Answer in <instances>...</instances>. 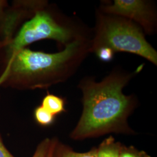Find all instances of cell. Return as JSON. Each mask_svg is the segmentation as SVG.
<instances>
[{
    "mask_svg": "<svg viewBox=\"0 0 157 157\" xmlns=\"http://www.w3.org/2000/svg\"><path fill=\"white\" fill-rule=\"evenodd\" d=\"M119 157H151L146 151L139 150L134 146L123 145Z\"/></svg>",
    "mask_w": 157,
    "mask_h": 157,
    "instance_id": "11",
    "label": "cell"
},
{
    "mask_svg": "<svg viewBox=\"0 0 157 157\" xmlns=\"http://www.w3.org/2000/svg\"><path fill=\"white\" fill-rule=\"evenodd\" d=\"M65 102L62 97L52 94H47L44 97L41 105L54 116L65 112Z\"/></svg>",
    "mask_w": 157,
    "mask_h": 157,
    "instance_id": "9",
    "label": "cell"
},
{
    "mask_svg": "<svg viewBox=\"0 0 157 157\" xmlns=\"http://www.w3.org/2000/svg\"><path fill=\"white\" fill-rule=\"evenodd\" d=\"M91 39L75 41L54 53L28 48L19 51L6 62L0 86L21 90L44 89L67 81L90 54Z\"/></svg>",
    "mask_w": 157,
    "mask_h": 157,
    "instance_id": "2",
    "label": "cell"
},
{
    "mask_svg": "<svg viewBox=\"0 0 157 157\" xmlns=\"http://www.w3.org/2000/svg\"><path fill=\"white\" fill-rule=\"evenodd\" d=\"M143 29L133 21L98 10L90 54L101 47H108L115 53L125 52L139 56L157 66V51L147 41Z\"/></svg>",
    "mask_w": 157,
    "mask_h": 157,
    "instance_id": "4",
    "label": "cell"
},
{
    "mask_svg": "<svg viewBox=\"0 0 157 157\" xmlns=\"http://www.w3.org/2000/svg\"><path fill=\"white\" fill-rule=\"evenodd\" d=\"M51 139L45 138L37 147L32 157H47L50 147Z\"/></svg>",
    "mask_w": 157,
    "mask_h": 157,
    "instance_id": "12",
    "label": "cell"
},
{
    "mask_svg": "<svg viewBox=\"0 0 157 157\" xmlns=\"http://www.w3.org/2000/svg\"><path fill=\"white\" fill-rule=\"evenodd\" d=\"M96 56L101 61L108 62L111 61L114 58L115 52L108 47H101L94 52Z\"/></svg>",
    "mask_w": 157,
    "mask_h": 157,
    "instance_id": "13",
    "label": "cell"
},
{
    "mask_svg": "<svg viewBox=\"0 0 157 157\" xmlns=\"http://www.w3.org/2000/svg\"><path fill=\"white\" fill-rule=\"evenodd\" d=\"M0 157H15L10 151L0 137Z\"/></svg>",
    "mask_w": 157,
    "mask_h": 157,
    "instance_id": "14",
    "label": "cell"
},
{
    "mask_svg": "<svg viewBox=\"0 0 157 157\" xmlns=\"http://www.w3.org/2000/svg\"><path fill=\"white\" fill-rule=\"evenodd\" d=\"M91 37V32L79 21L50 11L47 6L24 23L5 48L6 61L11 59L19 51L36 41L52 40L65 48L75 41Z\"/></svg>",
    "mask_w": 157,
    "mask_h": 157,
    "instance_id": "3",
    "label": "cell"
},
{
    "mask_svg": "<svg viewBox=\"0 0 157 157\" xmlns=\"http://www.w3.org/2000/svg\"><path fill=\"white\" fill-rule=\"evenodd\" d=\"M34 118L40 126H48L54 124L56 117L41 105H40L34 110Z\"/></svg>",
    "mask_w": 157,
    "mask_h": 157,
    "instance_id": "10",
    "label": "cell"
},
{
    "mask_svg": "<svg viewBox=\"0 0 157 157\" xmlns=\"http://www.w3.org/2000/svg\"><path fill=\"white\" fill-rule=\"evenodd\" d=\"M56 137H54V138L51 139L50 147V150H49L47 157H52V151H53V149H54V144H55V142H56Z\"/></svg>",
    "mask_w": 157,
    "mask_h": 157,
    "instance_id": "15",
    "label": "cell"
},
{
    "mask_svg": "<svg viewBox=\"0 0 157 157\" xmlns=\"http://www.w3.org/2000/svg\"><path fill=\"white\" fill-rule=\"evenodd\" d=\"M137 72L117 67L100 82L92 76L82 78L78 87L83 95V111L70 138L80 141L109 133L135 135L128 118L138 101L136 95H126L123 90Z\"/></svg>",
    "mask_w": 157,
    "mask_h": 157,
    "instance_id": "1",
    "label": "cell"
},
{
    "mask_svg": "<svg viewBox=\"0 0 157 157\" xmlns=\"http://www.w3.org/2000/svg\"><path fill=\"white\" fill-rule=\"evenodd\" d=\"M45 5L44 1H18L10 7L6 1L0 0V50L11 41L23 21L31 18Z\"/></svg>",
    "mask_w": 157,
    "mask_h": 157,
    "instance_id": "6",
    "label": "cell"
},
{
    "mask_svg": "<svg viewBox=\"0 0 157 157\" xmlns=\"http://www.w3.org/2000/svg\"><path fill=\"white\" fill-rule=\"evenodd\" d=\"M95 150L96 148L93 147L87 152L76 151L71 147L61 143L56 138L52 157H96Z\"/></svg>",
    "mask_w": 157,
    "mask_h": 157,
    "instance_id": "8",
    "label": "cell"
},
{
    "mask_svg": "<svg viewBox=\"0 0 157 157\" xmlns=\"http://www.w3.org/2000/svg\"><path fill=\"white\" fill-rule=\"evenodd\" d=\"M98 10L133 21L145 34H154L157 30V10L155 4L150 1L114 0L113 2H102Z\"/></svg>",
    "mask_w": 157,
    "mask_h": 157,
    "instance_id": "5",
    "label": "cell"
},
{
    "mask_svg": "<svg viewBox=\"0 0 157 157\" xmlns=\"http://www.w3.org/2000/svg\"><path fill=\"white\" fill-rule=\"evenodd\" d=\"M123 144L116 141L112 136H109L95 147L96 157H119Z\"/></svg>",
    "mask_w": 157,
    "mask_h": 157,
    "instance_id": "7",
    "label": "cell"
}]
</instances>
